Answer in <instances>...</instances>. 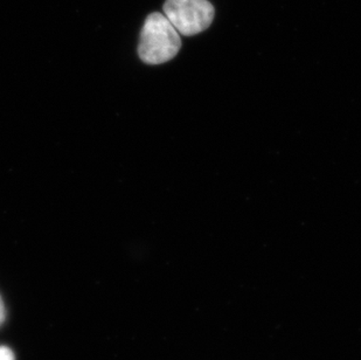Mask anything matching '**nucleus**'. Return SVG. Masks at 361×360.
<instances>
[{
    "instance_id": "f257e3e1",
    "label": "nucleus",
    "mask_w": 361,
    "mask_h": 360,
    "mask_svg": "<svg viewBox=\"0 0 361 360\" xmlns=\"http://www.w3.org/2000/svg\"><path fill=\"white\" fill-rule=\"evenodd\" d=\"M180 47V35L167 18L159 12L151 13L140 32V60L147 65H161L172 60Z\"/></svg>"
},
{
    "instance_id": "7ed1b4c3",
    "label": "nucleus",
    "mask_w": 361,
    "mask_h": 360,
    "mask_svg": "<svg viewBox=\"0 0 361 360\" xmlns=\"http://www.w3.org/2000/svg\"><path fill=\"white\" fill-rule=\"evenodd\" d=\"M0 360H14V354L8 347H0Z\"/></svg>"
},
{
    "instance_id": "20e7f679",
    "label": "nucleus",
    "mask_w": 361,
    "mask_h": 360,
    "mask_svg": "<svg viewBox=\"0 0 361 360\" xmlns=\"http://www.w3.org/2000/svg\"><path fill=\"white\" fill-rule=\"evenodd\" d=\"M5 320V306H4L3 299L0 297V325Z\"/></svg>"
},
{
    "instance_id": "f03ea898",
    "label": "nucleus",
    "mask_w": 361,
    "mask_h": 360,
    "mask_svg": "<svg viewBox=\"0 0 361 360\" xmlns=\"http://www.w3.org/2000/svg\"><path fill=\"white\" fill-rule=\"evenodd\" d=\"M164 16L179 35L191 37L211 26L214 7L208 0H166Z\"/></svg>"
}]
</instances>
